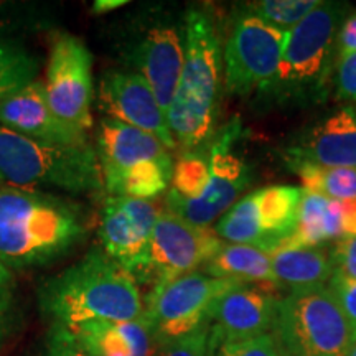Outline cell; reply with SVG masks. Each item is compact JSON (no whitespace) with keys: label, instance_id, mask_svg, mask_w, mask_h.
I'll return each instance as SVG.
<instances>
[{"label":"cell","instance_id":"cell-1","mask_svg":"<svg viewBox=\"0 0 356 356\" xmlns=\"http://www.w3.org/2000/svg\"><path fill=\"white\" fill-rule=\"evenodd\" d=\"M81 204L58 195L0 185V262L8 269L47 266L88 239Z\"/></svg>","mask_w":356,"mask_h":356},{"label":"cell","instance_id":"cell-2","mask_svg":"<svg viewBox=\"0 0 356 356\" xmlns=\"http://www.w3.org/2000/svg\"><path fill=\"white\" fill-rule=\"evenodd\" d=\"M37 300L48 322L68 328L99 320L129 322L144 315L136 277L102 248H91L73 266L44 279Z\"/></svg>","mask_w":356,"mask_h":356},{"label":"cell","instance_id":"cell-3","mask_svg":"<svg viewBox=\"0 0 356 356\" xmlns=\"http://www.w3.org/2000/svg\"><path fill=\"white\" fill-rule=\"evenodd\" d=\"M184 30V68L167 113L180 154L204 149L215 137L225 70L221 38L210 13L203 8H188Z\"/></svg>","mask_w":356,"mask_h":356},{"label":"cell","instance_id":"cell-4","mask_svg":"<svg viewBox=\"0 0 356 356\" xmlns=\"http://www.w3.org/2000/svg\"><path fill=\"white\" fill-rule=\"evenodd\" d=\"M348 3L320 2L286 35L277 73L259 95L277 104L305 106L328 95L333 43Z\"/></svg>","mask_w":356,"mask_h":356},{"label":"cell","instance_id":"cell-5","mask_svg":"<svg viewBox=\"0 0 356 356\" xmlns=\"http://www.w3.org/2000/svg\"><path fill=\"white\" fill-rule=\"evenodd\" d=\"M0 185L56 188L70 193L104 191L96 147L53 145L0 126Z\"/></svg>","mask_w":356,"mask_h":356},{"label":"cell","instance_id":"cell-6","mask_svg":"<svg viewBox=\"0 0 356 356\" xmlns=\"http://www.w3.org/2000/svg\"><path fill=\"white\" fill-rule=\"evenodd\" d=\"M96 154L109 197L154 200L172 184L170 150L152 134L115 119H101Z\"/></svg>","mask_w":356,"mask_h":356},{"label":"cell","instance_id":"cell-7","mask_svg":"<svg viewBox=\"0 0 356 356\" xmlns=\"http://www.w3.org/2000/svg\"><path fill=\"white\" fill-rule=\"evenodd\" d=\"M274 340L286 356H348L356 337L327 286L291 291L279 300Z\"/></svg>","mask_w":356,"mask_h":356},{"label":"cell","instance_id":"cell-8","mask_svg":"<svg viewBox=\"0 0 356 356\" xmlns=\"http://www.w3.org/2000/svg\"><path fill=\"white\" fill-rule=\"evenodd\" d=\"M241 131V119L238 115L218 129L208 145L210 180L207 188L195 200H185L168 190L165 210L202 228H210L213 222L221 220L252 181L251 167L234 152Z\"/></svg>","mask_w":356,"mask_h":356},{"label":"cell","instance_id":"cell-9","mask_svg":"<svg viewBox=\"0 0 356 356\" xmlns=\"http://www.w3.org/2000/svg\"><path fill=\"white\" fill-rule=\"evenodd\" d=\"M238 284L243 282L210 277L197 270L149 291L144 302V317L152 328L157 348L210 322L215 302Z\"/></svg>","mask_w":356,"mask_h":356},{"label":"cell","instance_id":"cell-10","mask_svg":"<svg viewBox=\"0 0 356 356\" xmlns=\"http://www.w3.org/2000/svg\"><path fill=\"white\" fill-rule=\"evenodd\" d=\"M287 32L238 10L225 44V86L228 92L248 96L264 91L277 73Z\"/></svg>","mask_w":356,"mask_h":356},{"label":"cell","instance_id":"cell-11","mask_svg":"<svg viewBox=\"0 0 356 356\" xmlns=\"http://www.w3.org/2000/svg\"><path fill=\"white\" fill-rule=\"evenodd\" d=\"M221 246L222 241L215 231L193 225L163 208L155 221L149 266L139 284H147L154 291L181 275L197 273Z\"/></svg>","mask_w":356,"mask_h":356},{"label":"cell","instance_id":"cell-12","mask_svg":"<svg viewBox=\"0 0 356 356\" xmlns=\"http://www.w3.org/2000/svg\"><path fill=\"white\" fill-rule=\"evenodd\" d=\"M43 84L53 113L61 121L88 134L92 126L95 81L92 55L81 38L60 33L53 40Z\"/></svg>","mask_w":356,"mask_h":356},{"label":"cell","instance_id":"cell-13","mask_svg":"<svg viewBox=\"0 0 356 356\" xmlns=\"http://www.w3.org/2000/svg\"><path fill=\"white\" fill-rule=\"evenodd\" d=\"M122 61L149 83L163 113L175 96L185 58V30L168 20L137 26L121 43Z\"/></svg>","mask_w":356,"mask_h":356},{"label":"cell","instance_id":"cell-14","mask_svg":"<svg viewBox=\"0 0 356 356\" xmlns=\"http://www.w3.org/2000/svg\"><path fill=\"white\" fill-rule=\"evenodd\" d=\"M159 211L152 200L108 195L102 202L97 226L102 251L129 270L137 284L149 266L150 241Z\"/></svg>","mask_w":356,"mask_h":356},{"label":"cell","instance_id":"cell-15","mask_svg":"<svg viewBox=\"0 0 356 356\" xmlns=\"http://www.w3.org/2000/svg\"><path fill=\"white\" fill-rule=\"evenodd\" d=\"M97 99L106 118L152 134L168 150H177L167 115L140 74L121 70L106 71L99 79Z\"/></svg>","mask_w":356,"mask_h":356},{"label":"cell","instance_id":"cell-16","mask_svg":"<svg viewBox=\"0 0 356 356\" xmlns=\"http://www.w3.org/2000/svg\"><path fill=\"white\" fill-rule=\"evenodd\" d=\"M277 284H238L211 307L210 322L222 343L251 340L273 330L279 304Z\"/></svg>","mask_w":356,"mask_h":356},{"label":"cell","instance_id":"cell-17","mask_svg":"<svg viewBox=\"0 0 356 356\" xmlns=\"http://www.w3.org/2000/svg\"><path fill=\"white\" fill-rule=\"evenodd\" d=\"M0 126L53 145L88 144V134L61 121L44 95V84L35 79L15 95L0 102Z\"/></svg>","mask_w":356,"mask_h":356},{"label":"cell","instance_id":"cell-18","mask_svg":"<svg viewBox=\"0 0 356 356\" xmlns=\"http://www.w3.org/2000/svg\"><path fill=\"white\" fill-rule=\"evenodd\" d=\"M287 155V162L356 168V111L345 106L315 124Z\"/></svg>","mask_w":356,"mask_h":356},{"label":"cell","instance_id":"cell-19","mask_svg":"<svg viewBox=\"0 0 356 356\" xmlns=\"http://www.w3.org/2000/svg\"><path fill=\"white\" fill-rule=\"evenodd\" d=\"M89 356H155L157 343L147 318L88 322L70 328Z\"/></svg>","mask_w":356,"mask_h":356},{"label":"cell","instance_id":"cell-20","mask_svg":"<svg viewBox=\"0 0 356 356\" xmlns=\"http://www.w3.org/2000/svg\"><path fill=\"white\" fill-rule=\"evenodd\" d=\"M304 190L292 185H273L256 190L257 218H259L261 251L273 254L297 229Z\"/></svg>","mask_w":356,"mask_h":356},{"label":"cell","instance_id":"cell-21","mask_svg":"<svg viewBox=\"0 0 356 356\" xmlns=\"http://www.w3.org/2000/svg\"><path fill=\"white\" fill-rule=\"evenodd\" d=\"M337 238H343L340 200H332L320 193L304 191L297 229L280 244L277 251L322 246V243Z\"/></svg>","mask_w":356,"mask_h":356},{"label":"cell","instance_id":"cell-22","mask_svg":"<svg viewBox=\"0 0 356 356\" xmlns=\"http://www.w3.org/2000/svg\"><path fill=\"white\" fill-rule=\"evenodd\" d=\"M270 262L279 286L291 291L325 286L335 273L330 251L322 246L275 251Z\"/></svg>","mask_w":356,"mask_h":356},{"label":"cell","instance_id":"cell-23","mask_svg":"<svg viewBox=\"0 0 356 356\" xmlns=\"http://www.w3.org/2000/svg\"><path fill=\"white\" fill-rule=\"evenodd\" d=\"M203 270L216 279H231L244 284H277L270 254L246 244H222L215 257L203 266Z\"/></svg>","mask_w":356,"mask_h":356},{"label":"cell","instance_id":"cell-24","mask_svg":"<svg viewBox=\"0 0 356 356\" xmlns=\"http://www.w3.org/2000/svg\"><path fill=\"white\" fill-rule=\"evenodd\" d=\"M299 175L304 191L320 193L332 200H356V168L320 167L305 162H287Z\"/></svg>","mask_w":356,"mask_h":356},{"label":"cell","instance_id":"cell-25","mask_svg":"<svg viewBox=\"0 0 356 356\" xmlns=\"http://www.w3.org/2000/svg\"><path fill=\"white\" fill-rule=\"evenodd\" d=\"M215 233L221 241H228L231 244H246V246L261 249L262 234L259 218H257L256 191H251L246 197L238 200L221 216Z\"/></svg>","mask_w":356,"mask_h":356},{"label":"cell","instance_id":"cell-26","mask_svg":"<svg viewBox=\"0 0 356 356\" xmlns=\"http://www.w3.org/2000/svg\"><path fill=\"white\" fill-rule=\"evenodd\" d=\"M38 68L37 56L20 42L0 40V102L33 83Z\"/></svg>","mask_w":356,"mask_h":356},{"label":"cell","instance_id":"cell-27","mask_svg":"<svg viewBox=\"0 0 356 356\" xmlns=\"http://www.w3.org/2000/svg\"><path fill=\"white\" fill-rule=\"evenodd\" d=\"M318 6V0H259L244 3L238 10L289 32Z\"/></svg>","mask_w":356,"mask_h":356},{"label":"cell","instance_id":"cell-28","mask_svg":"<svg viewBox=\"0 0 356 356\" xmlns=\"http://www.w3.org/2000/svg\"><path fill=\"white\" fill-rule=\"evenodd\" d=\"M210 180L208 147L193 152H184L173 163L172 188L185 200H195L203 193Z\"/></svg>","mask_w":356,"mask_h":356},{"label":"cell","instance_id":"cell-29","mask_svg":"<svg viewBox=\"0 0 356 356\" xmlns=\"http://www.w3.org/2000/svg\"><path fill=\"white\" fill-rule=\"evenodd\" d=\"M221 340L211 322H204L193 332L160 345L155 356H216Z\"/></svg>","mask_w":356,"mask_h":356},{"label":"cell","instance_id":"cell-30","mask_svg":"<svg viewBox=\"0 0 356 356\" xmlns=\"http://www.w3.org/2000/svg\"><path fill=\"white\" fill-rule=\"evenodd\" d=\"M47 19L38 7L26 3L0 2V40H13L19 32H32L43 29Z\"/></svg>","mask_w":356,"mask_h":356},{"label":"cell","instance_id":"cell-31","mask_svg":"<svg viewBox=\"0 0 356 356\" xmlns=\"http://www.w3.org/2000/svg\"><path fill=\"white\" fill-rule=\"evenodd\" d=\"M43 356H89L74 338L68 327L50 323L44 338Z\"/></svg>","mask_w":356,"mask_h":356},{"label":"cell","instance_id":"cell-32","mask_svg":"<svg viewBox=\"0 0 356 356\" xmlns=\"http://www.w3.org/2000/svg\"><path fill=\"white\" fill-rule=\"evenodd\" d=\"M216 356H280V351L274 337L267 333L251 340L222 343L218 348Z\"/></svg>","mask_w":356,"mask_h":356},{"label":"cell","instance_id":"cell-33","mask_svg":"<svg viewBox=\"0 0 356 356\" xmlns=\"http://www.w3.org/2000/svg\"><path fill=\"white\" fill-rule=\"evenodd\" d=\"M330 254L335 267L333 275L356 282V236L338 239L330 249Z\"/></svg>","mask_w":356,"mask_h":356},{"label":"cell","instance_id":"cell-34","mask_svg":"<svg viewBox=\"0 0 356 356\" xmlns=\"http://www.w3.org/2000/svg\"><path fill=\"white\" fill-rule=\"evenodd\" d=\"M330 291L335 296L338 305L343 310L356 337V282L355 280H346L340 275H333L330 279Z\"/></svg>","mask_w":356,"mask_h":356},{"label":"cell","instance_id":"cell-35","mask_svg":"<svg viewBox=\"0 0 356 356\" xmlns=\"http://www.w3.org/2000/svg\"><path fill=\"white\" fill-rule=\"evenodd\" d=\"M335 86L338 99L356 102V53L338 60Z\"/></svg>","mask_w":356,"mask_h":356},{"label":"cell","instance_id":"cell-36","mask_svg":"<svg viewBox=\"0 0 356 356\" xmlns=\"http://www.w3.org/2000/svg\"><path fill=\"white\" fill-rule=\"evenodd\" d=\"M15 325V296L12 287L0 289V350L7 343Z\"/></svg>","mask_w":356,"mask_h":356},{"label":"cell","instance_id":"cell-37","mask_svg":"<svg viewBox=\"0 0 356 356\" xmlns=\"http://www.w3.org/2000/svg\"><path fill=\"white\" fill-rule=\"evenodd\" d=\"M338 60L351 53H356V12L345 17L340 33L337 37Z\"/></svg>","mask_w":356,"mask_h":356},{"label":"cell","instance_id":"cell-38","mask_svg":"<svg viewBox=\"0 0 356 356\" xmlns=\"http://www.w3.org/2000/svg\"><path fill=\"white\" fill-rule=\"evenodd\" d=\"M126 0H97L92 3V12L95 13H108L115 8L126 6Z\"/></svg>","mask_w":356,"mask_h":356},{"label":"cell","instance_id":"cell-39","mask_svg":"<svg viewBox=\"0 0 356 356\" xmlns=\"http://www.w3.org/2000/svg\"><path fill=\"white\" fill-rule=\"evenodd\" d=\"M12 284H13L12 270L0 262V289L12 287Z\"/></svg>","mask_w":356,"mask_h":356},{"label":"cell","instance_id":"cell-40","mask_svg":"<svg viewBox=\"0 0 356 356\" xmlns=\"http://www.w3.org/2000/svg\"><path fill=\"white\" fill-rule=\"evenodd\" d=\"M348 356H356V343H355L353 346H351V350H350Z\"/></svg>","mask_w":356,"mask_h":356},{"label":"cell","instance_id":"cell-41","mask_svg":"<svg viewBox=\"0 0 356 356\" xmlns=\"http://www.w3.org/2000/svg\"><path fill=\"white\" fill-rule=\"evenodd\" d=\"M280 356H286V355H282V353H280Z\"/></svg>","mask_w":356,"mask_h":356}]
</instances>
